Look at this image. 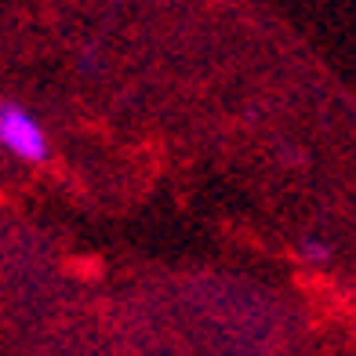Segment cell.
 Returning a JSON list of instances; mask_svg holds the SVG:
<instances>
[{
    "label": "cell",
    "mask_w": 356,
    "mask_h": 356,
    "mask_svg": "<svg viewBox=\"0 0 356 356\" xmlns=\"http://www.w3.org/2000/svg\"><path fill=\"white\" fill-rule=\"evenodd\" d=\"M0 145L29 164H40L47 156V135L40 120L19 102H0Z\"/></svg>",
    "instance_id": "cell-1"
},
{
    "label": "cell",
    "mask_w": 356,
    "mask_h": 356,
    "mask_svg": "<svg viewBox=\"0 0 356 356\" xmlns=\"http://www.w3.org/2000/svg\"><path fill=\"white\" fill-rule=\"evenodd\" d=\"M305 258H313V262H323V258H331V248L327 244H320V240H309V244L302 248Z\"/></svg>",
    "instance_id": "cell-2"
}]
</instances>
